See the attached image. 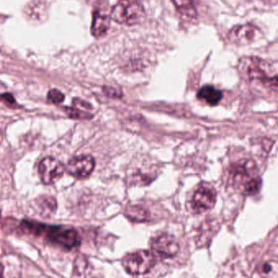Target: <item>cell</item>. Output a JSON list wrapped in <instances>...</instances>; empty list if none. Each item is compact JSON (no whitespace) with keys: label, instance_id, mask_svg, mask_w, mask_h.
I'll use <instances>...</instances> for the list:
<instances>
[{"label":"cell","instance_id":"obj_1","mask_svg":"<svg viewBox=\"0 0 278 278\" xmlns=\"http://www.w3.org/2000/svg\"><path fill=\"white\" fill-rule=\"evenodd\" d=\"M230 181L232 186L247 195L256 194L261 186L256 163L252 160L233 164L230 171Z\"/></svg>","mask_w":278,"mask_h":278},{"label":"cell","instance_id":"obj_2","mask_svg":"<svg viewBox=\"0 0 278 278\" xmlns=\"http://www.w3.org/2000/svg\"><path fill=\"white\" fill-rule=\"evenodd\" d=\"M144 10L136 0H120L111 12V19L118 24H138L143 19Z\"/></svg>","mask_w":278,"mask_h":278},{"label":"cell","instance_id":"obj_3","mask_svg":"<svg viewBox=\"0 0 278 278\" xmlns=\"http://www.w3.org/2000/svg\"><path fill=\"white\" fill-rule=\"evenodd\" d=\"M156 264V257L148 251H139L125 255L122 259V265L125 271L131 275L146 274Z\"/></svg>","mask_w":278,"mask_h":278},{"label":"cell","instance_id":"obj_4","mask_svg":"<svg viewBox=\"0 0 278 278\" xmlns=\"http://www.w3.org/2000/svg\"><path fill=\"white\" fill-rule=\"evenodd\" d=\"M65 173V166L57 159L46 157L39 165V174L45 185H52L60 180Z\"/></svg>","mask_w":278,"mask_h":278},{"label":"cell","instance_id":"obj_5","mask_svg":"<svg viewBox=\"0 0 278 278\" xmlns=\"http://www.w3.org/2000/svg\"><path fill=\"white\" fill-rule=\"evenodd\" d=\"M216 201V191L209 184H203L194 192L192 199V208L200 213L213 208Z\"/></svg>","mask_w":278,"mask_h":278},{"label":"cell","instance_id":"obj_6","mask_svg":"<svg viewBox=\"0 0 278 278\" xmlns=\"http://www.w3.org/2000/svg\"><path fill=\"white\" fill-rule=\"evenodd\" d=\"M94 164V160L92 156H76L68 163V173L76 178H86L92 174Z\"/></svg>","mask_w":278,"mask_h":278},{"label":"cell","instance_id":"obj_7","mask_svg":"<svg viewBox=\"0 0 278 278\" xmlns=\"http://www.w3.org/2000/svg\"><path fill=\"white\" fill-rule=\"evenodd\" d=\"M151 249L154 253L163 258L175 256L179 251V243L176 238L168 234L156 237L151 242Z\"/></svg>","mask_w":278,"mask_h":278},{"label":"cell","instance_id":"obj_8","mask_svg":"<svg viewBox=\"0 0 278 278\" xmlns=\"http://www.w3.org/2000/svg\"><path fill=\"white\" fill-rule=\"evenodd\" d=\"M259 34L260 31L256 27L252 24H243L231 29L229 34V39L233 44L246 45L252 44Z\"/></svg>","mask_w":278,"mask_h":278},{"label":"cell","instance_id":"obj_9","mask_svg":"<svg viewBox=\"0 0 278 278\" xmlns=\"http://www.w3.org/2000/svg\"><path fill=\"white\" fill-rule=\"evenodd\" d=\"M111 14L108 10L104 9L103 7H98L93 12L92 20V34L96 38L105 35L110 26Z\"/></svg>","mask_w":278,"mask_h":278},{"label":"cell","instance_id":"obj_10","mask_svg":"<svg viewBox=\"0 0 278 278\" xmlns=\"http://www.w3.org/2000/svg\"><path fill=\"white\" fill-rule=\"evenodd\" d=\"M54 231L53 239L64 247L71 248L79 244V236L73 229H55Z\"/></svg>","mask_w":278,"mask_h":278},{"label":"cell","instance_id":"obj_11","mask_svg":"<svg viewBox=\"0 0 278 278\" xmlns=\"http://www.w3.org/2000/svg\"><path fill=\"white\" fill-rule=\"evenodd\" d=\"M197 96L199 99L208 103L209 105L216 106L222 99L223 93L212 86H205L199 90Z\"/></svg>","mask_w":278,"mask_h":278},{"label":"cell","instance_id":"obj_12","mask_svg":"<svg viewBox=\"0 0 278 278\" xmlns=\"http://www.w3.org/2000/svg\"><path fill=\"white\" fill-rule=\"evenodd\" d=\"M77 271L79 276H83L82 278H102L100 274L97 273L93 265L90 264L87 259L78 258L77 259Z\"/></svg>","mask_w":278,"mask_h":278},{"label":"cell","instance_id":"obj_13","mask_svg":"<svg viewBox=\"0 0 278 278\" xmlns=\"http://www.w3.org/2000/svg\"><path fill=\"white\" fill-rule=\"evenodd\" d=\"M173 2L177 9L183 16L189 18H194L196 17V9L192 0H173Z\"/></svg>","mask_w":278,"mask_h":278},{"label":"cell","instance_id":"obj_14","mask_svg":"<svg viewBox=\"0 0 278 278\" xmlns=\"http://www.w3.org/2000/svg\"><path fill=\"white\" fill-rule=\"evenodd\" d=\"M125 215L128 218L135 222H142L148 218V212L146 209L140 206L128 207L125 210Z\"/></svg>","mask_w":278,"mask_h":278},{"label":"cell","instance_id":"obj_15","mask_svg":"<svg viewBox=\"0 0 278 278\" xmlns=\"http://www.w3.org/2000/svg\"><path fill=\"white\" fill-rule=\"evenodd\" d=\"M65 111L70 117L74 119H89L92 117V115H89L88 113L82 112L76 108H66Z\"/></svg>","mask_w":278,"mask_h":278},{"label":"cell","instance_id":"obj_16","mask_svg":"<svg viewBox=\"0 0 278 278\" xmlns=\"http://www.w3.org/2000/svg\"><path fill=\"white\" fill-rule=\"evenodd\" d=\"M47 98L51 103L59 104L65 100V94L59 90L52 89L48 92Z\"/></svg>","mask_w":278,"mask_h":278},{"label":"cell","instance_id":"obj_17","mask_svg":"<svg viewBox=\"0 0 278 278\" xmlns=\"http://www.w3.org/2000/svg\"><path fill=\"white\" fill-rule=\"evenodd\" d=\"M76 104L77 106H81L82 108H88V109H92V105H90L89 103H86L84 101L82 100H76L73 99V104Z\"/></svg>","mask_w":278,"mask_h":278},{"label":"cell","instance_id":"obj_18","mask_svg":"<svg viewBox=\"0 0 278 278\" xmlns=\"http://www.w3.org/2000/svg\"><path fill=\"white\" fill-rule=\"evenodd\" d=\"M262 2H264L265 4L268 5H278V0H260Z\"/></svg>","mask_w":278,"mask_h":278},{"label":"cell","instance_id":"obj_19","mask_svg":"<svg viewBox=\"0 0 278 278\" xmlns=\"http://www.w3.org/2000/svg\"><path fill=\"white\" fill-rule=\"evenodd\" d=\"M0 278H2V274H1V273H0Z\"/></svg>","mask_w":278,"mask_h":278}]
</instances>
